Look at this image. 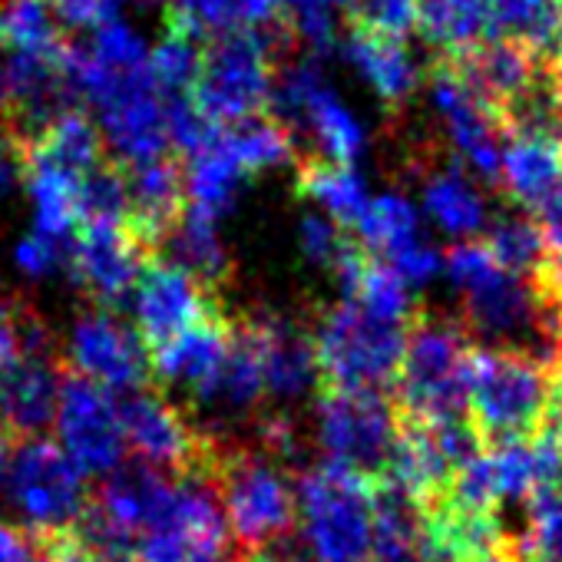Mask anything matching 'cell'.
<instances>
[{
	"instance_id": "obj_26",
	"label": "cell",
	"mask_w": 562,
	"mask_h": 562,
	"mask_svg": "<svg viewBox=\"0 0 562 562\" xmlns=\"http://www.w3.org/2000/svg\"><path fill=\"white\" fill-rule=\"evenodd\" d=\"M172 265H179L186 274H192L199 285L212 295H218L228 281H232V255L225 251L222 238H218V218H212L209 212L186 205L182 222L172 228V235L166 238Z\"/></svg>"
},
{
	"instance_id": "obj_1",
	"label": "cell",
	"mask_w": 562,
	"mask_h": 562,
	"mask_svg": "<svg viewBox=\"0 0 562 562\" xmlns=\"http://www.w3.org/2000/svg\"><path fill=\"white\" fill-rule=\"evenodd\" d=\"M443 268L460 292V325L483 348H513L552 364L562 308L536 278L503 271L483 238H463L443 251Z\"/></svg>"
},
{
	"instance_id": "obj_46",
	"label": "cell",
	"mask_w": 562,
	"mask_h": 562,
	"mask_svg": "<svg viewBox=\"0 0 562 562\" xmlns=\"http://www.w3.org/2000/svg\"><path fill=\"white\" fill-rule=\"evenodd\" d=\"M463 562H522V555H519L516 539L513 536H503V539H496L493 546H486L483 552H476V555H470Z\"/></svg>"
},
{
	"instance_id": "obj_39",
	"label": "cell",
	"mask_w": 562,
	"mask_h": 562,
	"mask_svg": "<svg viewBox=\"0 0 562 562\" xmlns=\"http://www.w3.org/2000/svg\"><path fill=\"white\" fill-rule=\"evenodd\" d=\"M503 503H526L536 493V453L529 440H513L486 450Z\"/></svg>"
},
{
	"instance_id": "obj_43",
	"label": "cell",
	"mask_w": 562,
	"mask_h": 562,
	"mask_svg": "<svg viewBox=\"0 0 562 562\" xmlns=\"http://www.w3.org/2000/svg\"><path fill=\"white\" fill-rule=\"evenodd\" d=\"M387 265L401 271V278L407 281V285H420V281H430L443 268V255L434 245L417 238L407 248H401L397 255H391Z\"/></svg>"
},
{
	"instance_id": "obj_15",
	"label": "cell",
	"mask_w": 562,
	"mask_h": 562,
	"mask_svg": "<svg viewBox=\"0 0 562 562\" xmlns=\"http://www.w3.org/2000/svg\"><path fill=\"white\" fill-rule=\"evenodd\" d=\"M212 312H222L218 295L205 292L179 265L159 255H153L143 265L136 281V299H133V322L146 351L162 348L166 341L199 325Z\"/></svg>"
},
{
	"instance_id": "obj_6",
	"label": "cell",
	"mask_w": 562,
	"mask_h": 562,
	"mask_svg": "<svg viewBox=\"0 0 562 562\" xmlns=\"http://www.w3.org/2000/svg\"><path fill=\"white\" fill-rule=\"evenodd\" d=\"M299 529L315 562H368L374 529V483L331 463L295 476Z\"/></svg>"
},
{
	"instance_id": "obj_10",
	"label": "cell",
	"mask_w": 562,
	"mask_h": 562,
	"mask_svg": "<svg viewBox=\"0 0 562 562\" xmlns=\"http://www.w3.org/2000/svg\"><path fill=\"white\" fill-rule=\"evenodd\" d=\"M8 493L34 532L74 529V522L90 506L87 476L64 453V447L47 437L18 443L8 467Z\"/></svg>"
},
{
	"instance_id": "obj_28",
	"label": "cell",
	"mask_w": 562,
	"mask_h": 562,
	"mask_svg": "<svg viewBox=\"0 0 562 562\" xmlns=\"http://www.w3.org/2000/svg\"><path fill=\"white\" fill-rule=\"evenodd\" d=\"M424 205L434 222L447 232L463 238H476L486 228V205L483 195L473 189L460 159L434 162L424 176Z\"/></svg>"
},
{
	"instance_id": "obj_18",
	"label": "cell",
	"mask_w": 562,
	"mask_h": 562,
	"mask_svg": "<svg viewBox=\"0 0 562 562\" xmlns=\"http://www.w3.org/2000/svg\"><path fill=\"white\" fill-rule=\"evenodd\" d=\"M67 358L60 351H24L0 371V430L14 443L44 437L57 420Z\"/></svg>"
},
{
	"instance_id": "obj_17",
	"label": "cell",
	"mask_w": 562,
	"mask_h": 562,
	"mask_svg": "<svg viewBox=\"0 0 562 562\" xmlns=\"http://www.w3.org/2000/svg\"><path fill=\"white\" fill-rule=\"evenodd\" d=\"M437 60L457 74V80L490 110L493 120L499 116L503 106L522 97L546 74V57L516 37H490L453 57H437Z\"/></svg>"
},
{
	"instance_id": "obj_2",
	"label": "cell",
	"mask_w": 562,
	"mask_h": 562,
	"mask_svg": "<svg viewBox=\"0 0 562 562\" xmlns=\"http://www.w3.org/2000/svg\"><path fill=\"white\" fill-rule=\"evenodd\" d=\"M209 434L212 450L205 476L212 480L218 503L225 509L235 555L245 559L261 549L289 542L299 526V499L295 480H289L285 463L255 440L248 443L222 430Z\"/></svg>"
},
{
	"instance_id": "obj_32",
	"label": "cell",
	"mask_w": 562,
	"mask_h": 562,
	"mask_svg": "<svg viewBox=\"0 0 562 562\" xmlns=\"http://www.w3.org/2000/svg\"><path fill=\"white\" fill-rule=\"evenodd\" d=\"M315 139H318V156L338 162V166H351L361 153H364V126L355 120V113L338 100V93L325 83L305 106L302 123Z\"/></svg>"
},
{
	"instance_id": "obj_11",
	"label": "cell",
	"mask_w": 562,
	"mask_h": 562,
	"mask_svg": "<svg viewBox=\"0 0 562 562\" xmlns=\"http://www.w3.org/2000/svg\"><path fill=\"white\" fill-rule=\"evenodd\" d=\"M54 424L64 453L80 467L83 476H110L126 463V437L116 394L77 374L70 364L64 371Z\"/></svg>"
},
{
	"instance_id": "obj_14",
	"label": "cell",
	"mask_w": 562,
	"mask_h": 562,
	"mask_svg": "<svg viewBox=\"0 0 562 562\" xmlns=\"http://www.w3.org/2000/svg\"><path fill=\"white\" fill-rule=\"evenodd\" d=\"M67 364L106 387L110 394H133L153 384L149 351L136 328L116 318V312L90 308L77 318L70 331Z\"/></svg>"
},
{
	"instance_id": "obj_41",
	"label": "cell",
	"mask_w": 562,
	"mask_h": 562,
	"mask_svg": "<svg viewBox=\"0 0 562 562\" xmlns=\"http://www.w3.org/2000/svg\"><path fill=\"white\" fill-rule=\"evenodd\" d=\"M348 241H351V235H345V228L338 222H331L325 215H305L302 218L299 245H302V251H305L308 261L325 265V268L335 271V265H338L341 251L348 248Z\"/></svg>"
},
{
	"instance_id": "obj_25",
	"label": "cell",
	"mask_w": 562,
	"mask_h": 562,
	"mask_svg": "<svg viewBox=\"0 0 562 562\" xmlns=\"http://www.w3.org/2000/svg\"><path fill=\"white\" fill-rule=\"evenodd\" d=\"M345 54L391 110L404 106L420 87V70H417L414 57L407 54L404 41L351 27L348 41H345Z\"/></svg>"
},
{
	"instance_id": "obj_45",
	"label": "cell",
	"mask_w": 562,
	"mask_h": 562,
	"mask_svg": "<svg viewBox=\"0 0 562 562\" xmlns=\"http://www.w3.org/2000/svg\"><path fill=\"white\" fill-rule=\"evenodd\" d=\"M27 159H24V146L0 126V192H11L14 182L24 179Z\"/></svg>"
},
{
	"instance_id": "obj_8",
	"label": "cell",
	"mask_w": 562,
	"mask_h": 562,
	"mask_svg": "<svg viewBox=\"0 0 562 562\" xmlns=\"http://www.w3.org/2000/svg\"><path fill=\"white\" fill-rule=\"evenodd\" d=\"M397 440V414L387 394L368 391H318L315 443L322 463L381 483Z\"/></svg>"
},
{
	"instance_id": "obj_12",
	"label": "cell",
	"mask_w": 562,
	"mask_h": 562,
	"mask_svg": "<svg viewBox=\"0 0 562 562\" xmlns=\"http://www.w3.org/2000/svg\"><path fill=\"white\" fill-rule=\"evenodd\" d=\"M120 420L126 447L136 460L162 473H205L212 434L195 427L172 401L153 387H139L120 397Z\"/></svg>"
},
{
	"instance_id": "obj_13",
	"label": "cell",
	"mask_w": 562,
	"mask_h": 562,
	"mask_svg": "<svg viewBox=\"0 0 562 562\" xmlns=\"http://www.w3.org/2000/svg\"><path fill=\"white\" fill-rule=\"evenodd\" d=\"M149 258L153 251L126 228V222H87L70 241L67 271L97 308L116 312L126 305L130 292H136L139 271Z\"/></svg>"
},
{
	"instance_id": "obj_20",
	"label": "cell",
	"mask_w": 562,
	"mask_h": 562,
	"mask_svg": "<svg viewBox=\"0 0 562 562\" xmlns=\"http://www.w3.org/2000/svg\"><path fill=\"white\" fill-rule=\"evenodd\" d=\"M123 179H126V228L153 255H159L189 205L182 159L166 153L149 162L123 166Z\"/></svg>"
},
{
	"instance_id": "obj_19",
	"label": "cell",
	"mask_w": 562,
	"mask_h": 562,
	"mask_svg": "<svg viewBox=\"0 0 562 562\" xmlns=\"http://www.w3.org/2000/svg\"><path fill=\"white\" fill-rule=\"evenodd\" d=\"M430 97L443 120V130L460 153V162H467L483 182L496 189L499 179V153H503V130L490 116V110L457 80V74L434 60L430 64Z\"/></svg>"
},
{
	"instance_id": "obj_52",
	"label": "cell",
	"mask_w": 562,
	"mask_h": 562,
	"mask_svg": "<svg viewBox=\"0 0 562 562\" xmlns=\"http://www.w3.org/2000/svg\"><path fill=\"white\" fill-rule=\"evenodd\" d=\"M430 562H440V559H430Z\"/></svg>"
},
{
	"instance_id": "obj_49",
	"label": "cell",
	"mask_w": 562,
	"mask_h": 562,
	"mask_svg": "<svg viewBox=\"0 0 562 562\" xmlns=\"http://www.w3.org/2000/svg\"><path fill=\"white\" fill-rule=\"evenodd\" d=\"M552 374H555V387L562 391V325H559V338H555V358H552Z\"/></svg>"
},
{
	"instance_id": "obj_5",
	"label": "cell",
	"mask_w": 562,
	"mask_h": 562,
	"mask_svg": "<svg viewBox=\"0 0 562 562\" xmlns=\"http://www.w3.org/2000/svg\"><path fill=\"white\" fill-rule=\"evenodd\" d=\"M299 47L289 18L274 27L232 31L205 41L202 70L192 87L195 106L218 126L268 113L281 57Z\"/></svg>"
},
{
	"instance_id": "obj_36",
	"label": "cell",
	"mask_w": 562,
	"mask_h": 562,
	"mask_svg": "<svg viewBox=\"0 0 562 562\" xmlns=\"http://www.w3.org/2000/svg\"><path fill=\"white\" fill-rule=\"evenodd\" d=\"M202 50H205V41L199 34L166 18V34L149 54V74L156 87L162 90V97L192 93L199 70H202Z\"/></svg>"
},
{
	"instance_id": "obj_34",
	"label": "cell",
	"mask_w": 562,
	"mask_h": 562,
	"mask_svg": "<svg viewBox=\"0 0 562 562\" xmlns=\"http://www.w3.org/2000/svg\"><path fill=\"white\" fill-rule=\"evenodd\" d=\"M0 47L11 54L60 57L67 37L47 0H0Z\"/></svg>"
},
{
	"instance_id": "obj_35",
	"label": "cell",
	"mask_w": 562,
	"mask_h": 562,
	"mask_svg": "<svg viewBox=\"0 0 562 562\" xmlns=\"http://www.w3.org/2000/svg\"><path fill=\"white\" fill-rule=\"evenodd\" d=\"M486 251L493 255V261L519 278H532L542 261H546V238L539 222L516 209V212H503L499 218L490 222L486 235H483Z\"/></svg>"
},
{
	"instance_id": "obj_42",
	"label": "cell",
	"mask_w": 562,
	"mask_h": 562,
	"mask_svg": "<svg viewBox=\"0 0 562 562\" xmlns=\"http://www.w3.org/2000/svg\"><path fill=\"white\" fill-rule=\"evenodd\" d=\"M90 50L97 60H103L110 67H143L149 60L143 41L123 21H110V24L97 27Z\"/></svg>"
},
{
	"instance_id": "obj_24",
	"label": "cell",
	"mask_w": 562,
	"mask_h": 562,
	"mask_svg": "<svg viewBox=\"0 0 562 562\" xmlns=\"http://www.w3.org/2000/svg\"><path fill=\"white\" fill-rule=\"evenodd\" d=\"M172 480H176L172 473H162L143 460H126L103 480L93 503L103 513H110L116 522H123L126 529L143 536L156 522L159 509L166 506Z\"/></svg>"
},
{
	"instance_id": "obj_9",
	"label": "cell",
	"mask_w": 562,
	"mask_h": 562,
	"mask_svg": "<svg viewBox=\"0 0 562 562\" xmlns=\"http://www.w3.org/2000/svg\"><path fill=\"white\" fill-rule=\"evenodd\" d=\"M235 542L205 473H179L156 522L139 536V562H228Z\"/></svg>"
},
{
	"instance_id": "obj_7",
	"label": "cell",
	"mask_w": 562,
	"mask_h": 562,
	"mask_svg": "<svg viewBox=\"0 0 562 562\" xmlns=\"http://www.w3.org/2000/svg\"><path fill=\"white\" fill-rule=\"evenodd\" d=\"M404 338L407 325L378 322L355 302L325 308L315 325L318 391H391L404 358Z\"/></svg>"
},
{
	"instance_id": "obj_40",
	"label": "cell",
	"mask_w": 562,
	"mask_h": 562,
	"mask_svg": "<svg viewBox=\"0 0 562 562\" xmlns=\"http://www.w3.org/2000/svg\"><path fill=\"white\" fill-rule=\"evenodd\" d=\"M351 27L404 41L417 24V0H351Z\"/></svg>"
},
{
	"instance_id": "obj_44",
	"label": "cell",
	"mask_w": 562,
	"mask_h": 562,
	"mask_svg": "<svg viewBox=\"0 0 562 562\" xmlns=\"http://www.w3.org/2000/svg\"><path fill=\"white\" fill-rule=\"evenodd\" d=\"M0 562H44V549L27 526L0 522Z\"/></svg>"
},
{
	"instance_id": "obj_37",
	"label": "cell",
	"mask_w": 562,
	"mask_h": 562,
	"mask_svg": "<svg viewBox=\"0 0 562 562\" xmlns=\"http://www.w3.org/2000/svg\"><path fill=\"white\" fill-rule=\"evenodd\" d=\"M345 302H355L361 312H368L371 318L387 322V325H407L417 308L411 285L401 278V271L374 255L364 261L358 285Z\"/></svg>"
},
{
	"instance_id": "obj_27",
	"label": "cell",
	"mask_w": 562,
	"mask_h": 562,
	"mask_svg": "<svg viewBox=\"0 0 562 562\" xmlns=\"http://www.w3.org/2000/svg\"><path fill=\"white\" fill-rule=\"evenodd\" d=\"M295 189L325 205L328 218L338 222L345 232L358 228L364 209H368V189L364 179L351 169V166H338L318 153H302L295 156Z\"/></svg>"
},
{
	"instance_id": "obj_48",
	"label": "cell",
	"mask_w": 562,
	"mask_h": 562,
	"mask_svg": "<svg viewBox=\"0 0 562 562\" xmlns=\"http://www.w3.org/2000/svg\"><path fill=\"white\" fill-rule=\"evenodd\" d=\"M549 74H552V83H555V93L562 100V47L549 57Z\"/></svg>"
},
{
	"instance_id": "obj_22",
	"label": "cell",
	"mask_w": 562,
	"mask_h": 562,
	"mask_svg": "<svg viewBox=\"0 0 562 562\" xmlns=\"http://www.w3.org/2000/svg\"><path fill=\"white\" fill-rule=\"evenodd\" d=\"M24 159L27 166H47L80 182L110 156H106L103 133L93 123V116L83 106H70L57 120L47 123V130L34 139V146L24 149Z\"/></svg>"
},
{
	"instance_id": "obj_47",
	"label": "cell",
	"mask_w": 562,
	"mask_h": 562,
	"mask_svg": "<svg viewBox=\"0 0 562 562\" xmlns=\"http://www.w3.org/2000/svg\"><path fill=\"white\" fill-rule=\"evenodd\" d=\"M238 562H302V555H292V539L281 542V546H271V549H261L255 555H245Z\"/></svg>"
},
{
	"instance_id": "obj_4",
	"label": "cell",
	"mask_w": 562,
	"mask_h": 562,
	"mask_svg": "<svg viewBox=\"0 0 562 562\" xmlns=\"http://www.w3.org/2000/svg\"><path fill=\"white\" fill-rule=\"evenodd\" d=\"M555 394L552 364L536 355L513 348H483L470 351V391H467V420L476 430L483 450L529 440Z\"/></svg>"
},
{
	"instance_id": "obj_51",
	"label": "cell",
	"mask_w": 562,
	"mask_h": 562,
	"mask_svg": "<svg viewBox=\"0 0 562 562\" xmlns=\"http://www.w3.org/2000/svg\"><path fill=\"white\" fill-rule=\"evenodd\" d=\"M143 4H159V0H143Z\"/></svg>"
},
{
	"instance_id": "obj_21",
	"label": "cell",
	"mask_w": 562,
	"mask_h": 562,
	"mask_svg": "<svg viewBox=\"0 0 562 562\" xmlns=\"http://www.w3.org/2000/svg\"><path fill=\"white\" fill-rule=\"evenodd\" d=\"M232 345V315L212 312L199 325L186 328L162 348L149 351V368L156 384L186 387L189 397H199L225 364Z\"/></svg>"
},
{
	"instance_id": "obj_29",
	"label": "cell",
	"mask_w": 562,
	"mask_h": 562,
	"mask_svg": "<svg viewBox=\"0 0 562 562\" xmlns=\"http://www.w3.org/2000/svg\"><path fill=\"white\" fill-rule=\"evenodd\" d=\"M414 31L437 50V57H453L480 41L499 37L486 0H417Z\"/></svg>"
},
{
	"instance_id": "obj_38",
	"label": "cell",
	"mask_w": 562,
	"mask_h": 562,
	"mask_svg": "<svg viewBox=\"0 0 562 562\" xmlns=\"http://www.w3.org/2000/svg\"><path fill=\"white\" fill-rule=\"evenodd\" d=\"M358 232H361V245L374 258L387 261L391 255H397L401 248L420 238V218H417V209L404 195L391 192V195L368 202L358 222Z\"/></svg>"
},
{
	"instance_id": "obj_3",
	"label": "cell",
	"mask_w": 562,
	"mask_h": 562,
	"mask_svg": "<svg viewBox=\"0 0 562 562\" xmlns=\"http://www.w3.org/2000/svg\"><path fill=\"white\" fill-rule=\"evenodd\" d=\"M473 341L457 315L414 308L404 338V358L391 387V404L401 420L450 424L467 417Z\"/></svg>"
},
{
	"instance_id": "obj_31",
	"label": "cell",
	"mask_w": 562,
	"mask_h": 562,
	"mask_svg": "<svg viewBox=\"0 0 562 562\" xmlns=\"http://www.w3.org/2000/svg\"><path fill=\"white\" fill-rule=\"evenodd\" d=\"M182 169H186V195H189V205L209 212L212 218H218L222 212H228L235 205L238 186L248 176L238 166V159L225 149L222 133H218V139L205 153H199L192 159H182Z\"/></svg>"
},
{
	"instance_id": "obj_23",
	"label": "cell",
	"mask_w": 562,
	"mask_h": 562,
	"mask_svg": "<svg viewBox=\"0 0 562 562\" xmlns=\"http://www.w3.org/2000/svg\"><path fill=\"white\" fill-rule=\"evenodd\" d=\"M562 186V149L536 139H506L496 189L522 212L536 215Z\"/></svg>"
},
{
	"instance_id": "obj_33",
	"label": "cell",
	"mask_w": 562,
	"mask_h": 562,
	"mask_svg": "<svg viewBox=\"0 0 562 562\" xmlns=\"http://www.w3.org/2000/svg\"><path fill=\"white\" fill-rule=\"evenodd\" d=\"M222 143L238 159V166L245 172L285 166V162H295V156H299L292 130L281 120H274L271 113L248 116V120H238L232 126H222Z\"/></svg>"
},
{
	"instance_id": "obj_50",
	"label": "cell",
	"mask_w": 562,
	"mask_h": 562,
	"mask_svg": "<svg viewBox=\"0 0 562 562\" xmlns=\"http://www.w3.org/2000/svg\"><path fill=\"white\" fill-rule=\"evenodd\" d=\"M4 113H8V80L0 74V120H4Z\"/></svg>"
},
{
	"instance_id": "obj_16",
	"label": "cell",
	"mask_w": 562,
	"mask_h": 562,
	"mask_svg": "<svg viewBox=\"0 0 562 562\" xmlns=\"http://www.w3.org/2000/svg\"><path fill=\"white\" fill-rule=\"evenodd\" d=\"M245 325L255 338L265 401L295 404L318 387V361H315V331L295 315H245Z\"/></svg>"
},
{
	"instance_id": "obj_30",
	"label": "cell",
	"mask_w": 562,
	"mask_h": 562,
	"mask_svg": "<svg viewBox=\"0 0 562 562\" xmlns=\"http://www.w3.org/2000/svg\"><path fill=\"white\" fill-rule=\"evenodd\" d=\"M169 21L189 27L202 41L232 34L274 27L285 21V0H172Z\"/></svg>"
}]
</instances>
